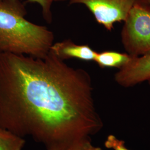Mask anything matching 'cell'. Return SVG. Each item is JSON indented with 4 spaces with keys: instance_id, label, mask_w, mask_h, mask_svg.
<instances>
[{
    "instance_id": "obj_1",
    "label": "cell",
    "mask_w": 150,
    "mask_h": 150,
    "mask_svg": "<svg viewBox=\"0 0 150 150\" xmlns=\"http://www.w3.org/2000/svg\"><path fill=\"white\" fill-rule=\"evenodd\" d=\"M103 126L86 70L51 51L42 58L0 54V128L48 147L91 140Z\"/></svg>"
},
{
    "instance_id": "obj_2",
    "label": "cell",
    "mask_w": 150,
    "mask_h": 150,
    "mask_svg": "<svg viewBox=\"0 0 150 150\" xmlns=\"http://www.w3.org/2000/svg\"><path fill=\"white\" fill-rule=\"evenodd\" d=\"M21 0H0V54H23L37 58L48 54L54 33L26 18Z\"/></svg>"
},
{
    "instance_id": "obj_3",
    "label": "cell",
    "mask_w": 150,
    "mask_h": 150,
    "mask_svg": "<svg viewBox=\"0 0 150 150\" xmlns=\"http://www.w3.org/2000/svg\"><path fill=\"white\" fill-rule=\"evenodd\" d=\"M121 42L126 53L133 57L150 54V5L137 0L124 21Z\"/></svg>"
},
{
    "instance_id": "obj_4",
    "label": "cell",
    "mask_w": 150,
    "mask_h": 150,
    "mask_svg": "<svg viewBox=\"0 0 150 150\" xmlns=\"http://www.w3.org/2000/svg\"><path fill=\"white\" fill-rule=\"evenodd\" d=\"M137 0H69L70 5L85 6L96 21L108 31L117 22L124 21Z\"/></svg>"
},
{
    "instance_id": "obj_5",
    "label": "cell",
    "mask_w": 150,
    "mask_h": 150,
    "mask_svg": "<svg viewBox=\"0 0 150 150\" xmlns=\"http://www.w3.org/2000/svg\"><path fill=\"white\" fill-rule=\"evenodd\" d=\"M115 82L125 88L134 87L144 82L150 85V54L133 57L115 74Z\"/></svg>"
},
{
    "instance_id": "obj_6",
    "label": "cell",
    "mask_w": 150,
    "mask_h": 150,
    "mask_svg": "<svg viewBox=\"0 0 150 150\" xmlns=\"http://www.w3.org/2000/svg\"><path fill=\"white\" fill-rule=\"evenodd\" d=\"M50 51L64 61L76 59L85 61H94L97 53L88 45H77L69 39L53 43Z\"/></svg>"
},
{
    "instance_id": "obj_7",
    "label": "cell",
    "mask_w": 150,
    "mask_h": 150,
    "mask_svg": "<svg viewBox=\"0 0 150 150\" xmlns=\"http://www.w3.org/2000/svg\"><path fill=\"white\" fill-rule=\"evenodd\" d=\"M127 53H121L114 51H104L97 53L95 62L102 69L123 67L132 59Z\"/></svg>"
},
{
    "instance_id": "obj_8",
    "label": "cell",
    "mask_w": 150,
    "mask_h": 150,
    "mask_svg": "<svg viewBox=\"0 0 150 150\" xmlns=\"http://www.w3.org/2000/svg\"><path fill=\"white\" fill-rule=\"evenodd\" d=\"M25 144L23 137L0 128V150H21Z\"/></svg>"
},
{
    "instance_id": "obj_9",
    "label": "cell",
    "mask_w": 150,
    "mask_h": 150,
    "mask_svg": "<svg viewBox=\"0 0 150 150\" xmlns=\"http://www.w3.org/2000/svg\"><path fill=\"white\" fill-rule=\"evenodd\" d=\"M64 1L65 0H27V2L38 4L41 8L43 18L48 23H51L53 20L52 7L54 3Z\"/></svg>"
},
{
    "instance_id": "obj_10",
    "label": "cell",
    "mask_w": 150,
    "mask_h": 150,
    "mask_svg": "<svg viewBox=\"0 0 150 150\" xmlns=\"http://www.w3.org/2000/svg\"><path fill=\"white\" fill-rule=\"evenodd\" d=\"M105 146L108 149L113 150H130L125 145V142L118 139L115 136L110 134L105 141Z\"/></svg>"
},
{
    "instance_id": "obj_11",
    "label": "cell",
    "mask_w": 150,
    "mask_h": 150,
    "mask_svg": "<svg viewBox=\"0 0 150 150\" xmlns=\"http://www.w3.org/2000/svg\"><path fill=\"white\" fill-rule=\"evenodd\" d=\"M69 149L70 150H102L101 148L92 145L91 140L82 141L70 145Z\"/></svg>"
},
{
    "instance_id": "obj_12",
    "label": "cell",
    "mask_w": 150,
    "mask_h": 150,
    "mask_svg": "<svg viewBox=\"0 0 150 150\" xmlns=\"http://www.w3.org/2000/svg\"><path fill=\"white\" fill-rule=\"evenodd\" d=\"M47 150H70L69 146H51L46 147Z\"/></svg>"
},
{
    "instance_id": "obj_13",
    "label": "cell",
    "mask_w": 150,
    "mask_h": 150,
    "mask_svg": "<svg viewBox=\"0 0 150 150\" xmlns=\"http://www.w3.org/2000/svg\"><path fill=\"white\" fill-rule=\"evenodd\" d=\"M145 1L150 5V0H145Z\"/></svg>"
}]
</instances>
